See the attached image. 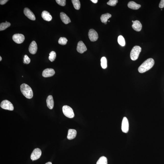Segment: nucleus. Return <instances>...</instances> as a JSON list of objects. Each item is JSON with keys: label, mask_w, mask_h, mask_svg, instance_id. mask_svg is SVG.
<instances>
[{"label": "nucleus", "mask_w": 164, "mask_h": 164, "mask_svg": "<svg viewBox=\"0 0 164 164\" xmlns=\"http://www.w3.org/2000/svg\"><path fill=\"white\" fill-rule=\"evenodd\" d=\"M41 151L40 149L37 148L35 149L32 153L30 158L33 161L35 160L39 159L41 155Z\"/></svg>", "instance_id": "obj_6"}, {"label": "nucleus", "mask_w": 164, "mask_h": 164, "mask_svg": "<svg viewBox=\"0 0 164 164\" xmlns=\"http://www.w3.org/2000/svg\"><path fill=\"white\" fill-rule=\"evenodd\" d=\"M77 135V132L74 129H70L69 130L67 138L68 139L71 140L74 139L76 137Z\"/></svg>", "instance_id": "obj_18"}, {"label": "nucleus", "mask_w": 164, "mask_h": 164, "mask_svg": "<svg viewBox=\"0 0 164 164\" xmlns=\"http://www.w3.org/2000/svg\"><path fill=\"white\" fill-rule=\"evenodd\" d=\"M8 1V0H1L0 1V4L1 5H3L5 4Z\"/></svg>", "instance_id": "obj_32"}, {"label": "nucleus", "mask_w": 164, "mask_h": 164, "mask_svg": "<svg viewBox=\"0 0 164 164\" xmlns=\"http://www.w3.org/2000/svg\"><path fill=\"white\" fill-rule=\"evenodd\" d=\"M112 15L109 13H107L102 14L101 16L100 19L101 22L103 23H105L107 22L108 20L111 17Z\"/></svg>", "instance_id": "obj_20"}, {"label": "nucleus", "mask_w": 164, "mask_h": 164, "mask_svg": "<svg viewBox=\"0 0 164 164\" xmlns=\"http://www.w3.org/2000/svg\"><path fill=\"white\" fill-rule=\"evenodd\" d=\"M101 65L102 68L106 69L107 67V61L105 57H102L101 59Z\"/></svg>", "instance_id": "obj_24"}, {"label": "nucleus", "mask_w": 164, "mask_h": 164, "mask_svg": "<svg viewBox=\"0 0 164 164\" xmlns=\"http://www.w3.org/2000/svg\"><path fill=\"white\" fill-rule=\"evenodd\" d=\"M45 164H52V163H51V162H48Z\"/></svg>", "instance_id": "obj_34"}, {"label": "nucleus", "mask_w": 164, "mask_h": 164, "mask_svg": "<svg viewBox=\"0 0 164 164\" xmlns=\"http://www.w3.org/2000/svg\"><path fill=\"white\" fill-rule=\"evenodd\" d=\"M96 164H107V159L105 157H101L98 160Z\"/></svg>", "instance_id": "obj_23"}, {"label": "nucleus", "mask_w": 164, "mask_h": 164, "mask_svg": "<svg viewBox=\"0 0 164 164\" xmlns=\"http://www.w3.org/2000/svg\"><path fill=\"white\" fill-rule=\"evenodd\" d=\"M108 21H109V22H110V21H109V20Z\"/></svg>", "instance_id": "obj_38"}, {"label": "nucleus", "mask_w": 164, "mask_h": 164, "mask_svg": "<svg viewBox=\"0 0 164 164\" xmlns=\"http://www.w3.org/2000/svg\"><path fill=\"white\" fill-rule=\"evenodd\" d=\"M122 130L123 133H127L129 130V123L126 117H124L122 121Z\"/></svg>", "instance_id": "obj_9"}, {"label": "nucleus", "mask_w": 164, "mask_h": 164, "mask_svg": "<svg viewBox=\"0 0 164 164\" xmlns=\"http://www.w3.org/2000/svg\"><path fill=\"white\" fill-rule=\"evenodd\" d=\"M24 13L28 18L32 20H36L35 15L32 11L28 8H26L24 9Z\"/></svg>", "instance_id": "obj_10"}, {"label": "nucleus", "mask_w": 164, "mask_h": 164, "mask_svg": "<svg viewBox=\"0 0 164 164\" xmlns=\"http://www.w3.org/2000/svg\"><path fill=\"white\" fill-rule=\"evenodd\" d=\"M13 39L17 44H21L25 40V37L21 34H15L13 36Z\"/></svg>", "instance_id": "obj_7"}, {"label": "nucleus", "mask_w": 164, "mask_h": 164, "mask_svg": "<svg viewBox=\"0 0 164 164\" xmlns=\"http://www.w3.org/2000/svg\"><path fill=\"white\" fill-rule=\"evenodd\" d=\"M20 90L22 94L27 98L31 99L33 98V93L32 90L28 85L22 84L20 86Z\"/></svg>", "instance_id": "obj_2"}, {"label": "nucleus", "mask_w": 164, "mask_h": 164, "mask_svg": "<svg viewBox=\"0 0 164 164\" xmlns=\"http://www.w3.org/2000/svg\"><path fill=\"white\" fill-rule=\"evenodd\" d=\"M60 16L62 21L66 25L71 22V20L69 18L65 13H61Z\"/></svg>", "instance_id": "obj_15"}, {"label": "nucleus", "mask_w": 164, "mask_h": 164, "mask_svg": "<svg viewBox=\"0 0 164 164\" xmlns=\"http://www.w3.org/2000/svg\"><path fill=\"white\" fill-rule=\"evenodd\" d=\"M77 50L79 53L83 54L87 50V49L84 43L81 41L79 42L77 44Z\"/></svg>", "instance_id": "obj_12"}, {"label": "nucleus", "mask_w": 164, "mask_h": 164, "mask_svg": "<svg viewBox=\"0 0 164 164\" xmlns=\"http://www.w3.org/2000/svg\"><path fill=\"white\" fill-rule=\"evenodd\" d=\"M30 62V59L27 55L24 56L23 62L24 64H28Z\"/></svg>", "instance_id": "obj_29"}, {"label": "nucleus", "mask_w": 164, "mask_h": 164, "mask_svg": "<svg viewBox=\"0 0 164 164\" xmlns=\"http://www.w3.org/2000/svg\"><path fill=\"white\" fill-rule=\"evenodd\" d=\"M11 24L10 22L6 21L5 22H2L0 25V31H2L10 26Z\"/></svg>", "instance_id": "obj_21"}, {"label": "nucleus", "mask_w": 164, "mask_h": 164, "mask_svg": "<svg viewBox=\"0 0 164 164\" xmlns=\"http://www.w3.org/2000/svg\"><path fill=\"white\" fill-rule=\"evenodd\" d=\"M67 38L64 37H61L58 40V42L59 44L62 45H65L67 44Z\"/></svg>", "instance_id": "obj_27"}, {"label": "nucleus", "mask_w": 164, "mask_h": 164, "mask_svg": "<svg viewBox=\"0 0 164 164\" xmlns=\"http://www.w3.org/2000/svg\"><path fill=\"white\" fill-rule=\"evenodd\" d=\"M118 2V1L117 0H110L107 2V4L109 6H115L116 5Z\"/></svg>", "instance_id": "obj_28"}, {"label": "nucleus", "mask_w": 164, "mask_h": 164, "mask_svg": "<svg viewBox=\"0 0 164 164\" xmlns=\"http://www.w3.org/2000/svg\"><path fill=\"white\" fill-rule=\"evenodd\" d=\"M55 74V72L52 68H46L44 70L42 73V76L45 78L52 77Z\"/></svg>", "instance_id": "obj_11"}, {"label": "nucleus", "mask_w": 164, "mask_h": 164, "mask_svg": "<svg viewBox=\"0 0 164 164\" xmlns=\"http://www.w3.org/2000/svg\"><path fill=\"white\" fill-rule=\"evenodd\" d=\"M134 22V21H133V20L132 21V22Z\"/></svg>", "instance_id": "obj_36"}, {"label": "nucleus", "mask_w": 164, "mask_h": 164, "mask_svg": "<svg viewBox=\"0 0 164 164\" xmlns=\"http://www.w3.org/2000/svg\"><path fill=\"white\" fill-rule=\"evenodd\" d=\"M57 4L61 6H64L65 5L66 1L65 0H56Z\"/></svg>", "instance_id": "obj_30"}, {"label": "nucleus", "mask_w": 164, "mask_h": 164, "mask_svg": "<svg viewBox=\"0 0 164 164\" xmlns=\"http://www.w3.org/2000/svg\"><path fill=\"white\" fill-rule=\"evenodd\" d=\"M88 36L91 41H95L98 38V35L97 32L93 29H91L89 30Z\"/></svg>", "instance_id": "obj_8"}, {"label": "nucleus", "mask_w": 164, "mask_h": 164, "mask_svg": "<svg viewBox=\"0 0 164 164\" xmlns=\"http://www.w3.org/2000/svg\"><path fill=\"white\" fill-rule=\"evenodd\" d=\"M74 7L77 10L80 9L81 7V4L79 1V0H72V1Z\"/></svg>", "instance_id": "obj_22"}, {"label": "nucleus", "mask_w": 164, "mask_h": 164, "mask_svg": "<svg viewBox=\"0 0 164 164\" xmlns=\"http://www.w3.org/2000/svg\"><path fill=\"white\" fill-rule=\"evenodd\" d=\"M1 107L3 109L10 111L14 110L13 105L11 103L7 100L3 101L1 104Z\"/></svg>", "instance_id": "obj_5"}, {"label": "nucleus", "mask_w": 164, "mask_h": 164, "mask_svg": "<svg viewBox=\"0 0 164 164\" xmlns=\"http://www.w3.org/2000/svg\"><path fill=\"white\" fill-rule=\"evenodd\" d=\"M107 22H106V23H104V24H105V25H106V24H107Z\"/></svg>", "instance_id": "obj_37"}, {"label": "nucleus", "mask_w": 164, "mask_h": 164, "mask_svg": "<svg viewBox=\"0 0 164 164\" xmlns=\"http://www.w3.org/2000/svg\"><path fill=\"white\" fill-rule=\"evenodd\" d=\"M38 50V46L37 43L34 41H33L30 44L29 48V51L30 54H34L36 53Z\"/></svg>", "instance_id": "obj_13"}, {"label": "nucleus", "mask_w": 164, "mask_h": 164, "mask_svg": "<svg viewBox=\"0 0 164 164\" xmlns=\"http://www.w3.org/2000/svg\"><path fill=\"white\" fill-rule=\"evenodd\" d=\"M128 6L130 8L133 9H138L141 7L140 4H136L133 1H131L128 3Z\"/></svg>", "instance_id": "obj_19"}, {"label": "nucleus", "mask_w": 164, "mask_h": 164, "mask_svg": "<svg viewBox=\"0 0 164 164\" xmlns=\"http://www.w3.org/2000/svg\"><path fill=\"white\" fill-rule=\"evenodd\" d=\"M159 7L160 8H163L164 7V0L161 1L159 5Z\"/></svg>", "instance_id": "obj_31"}, {"label": "nucleus", "mask_w": 164, "mask_h": 164, "mask_svg": "<svg viewBox=\"0 0 164 164\" xmlns=\"http://www.w3.org/2000/svg\"><path fill=\"white\" fill-rule=\"evenodd\" d=\"M141 51V48L139 46H136L132 49L130 57L132 60L135 61L139 57V54Z\"/></svg>", "instance_id": "obj_3"}, {"label": "nucleus", "mask_w": 164, "mask_h": 164, "mask_svg": "<svg viewBox=\"0 0 164 164\" xmlns=\"http://www.w3.org/2000/svg\"><path fill=\"white\" fill-rule=\"evenodd\" d=\"M154 64V61L153 59H148L140 66L138 69V71L140 73H144L152 68Z\"/></svg>", "instance_id": "obj_1"}, {"label": "nucleus", "mask_w": 164, "mask_h": 164, "mask_svg": "<svg viewBox=\"0 0 164 164\" xmlns=\"http://www.w3.org/2000/svg\"><path fill=\"white\" fill-rule=\"evenodd\" d=\"M56 57V54L55 52L52 51L49 54V59L51 62H53L55 60Z\"/></svg>", "instance_id": "obj_26"}, {"label": "nucleus", "mask_w": 164, "mask_h": 164, "mask_svg": "<svg viewBox=\"0 0 164 164\" xmlns=\"http://www.w3.org/2000/svg\"><path fill=\"white\" fill-rule=\"evenodd\" d=\"M2 60V58L1 56H0V61H1Z\"/></svg>", "instance_id": "obj_35"}, {"label": "nucleus", "mask_w": 164, "mask_h": 164, "mask_svg": "<svg viewBox=\"0 0 164 164\" xmlns=\"http://www.w3.org/2000/svg\"><path fill=\"white\" fill-rule=\"evenodd\" d=\"M132 27L134 30L136 31H141L142 28V24L138 20L135 21L133 22V25H132Z\"/></svg>", "instance_id": "obj_14"}, {"label": "nucleus", "mask_w": 164, "mask_h": 164, "mask_svg": "<svg viewBox=\"0 0 164 164\" xmlns=\"http://www.w3.org/2000/svg\"><path fill=\"white\" fill-rule=\"evenodd\" d=\"M63 112L66 117L72 118L74 117V113L73 109L71 107L67 106H64L62 108Z\"/></svg>", "instance_id": "obj_4"}, {"label": "nucleus", "mask_w": 164, "mask_h": 164, "mask_svg": "<svg viewBox=\"0 0 164 164\" xmlns=\"http://www.w3.org/2000/svg\"><path fill=\"white\" fill-rule=\"evenodd\" d=\"M46 102L48 107L50 109H52L54 106V101L53 96L51 95L48 96Z\"/></svg>", "instance_id": "obj_17"}, {"label": "nucleus", "mask_w": 164, "mask_h": 164, "mask_svg": "<svg viewBox=\"0 0 164 164\" xmlns=\"http://www.w3.org/2000/svg\"><path fill=\"white\" fill-rule=\"evenodd\" d=\"M118 41L121 46H124L125 45V41L124 38L122 35L119 36L118 38Z\"/></svg>", "instance_id": "obj_25"}, {"label": "nucleus", "mask_w": 164, "mask_h": 164, "mask_svg": "<svg viewBox=\"0 0 164 164\" xmlns=\"http://www.w3.org/2000/svg\"><path fill=\"white\" fill-rule=\"evenodd\" d=\"M91 1L94 4H96L98 2V0H91Z\"/></svg>", "instance_id": "obj_33"}, {"label": "nucleus", "mask_w": 164, "mask_h": 164, "mask_svg": "<svg viewBox=\"0 0 164 164\" xmlns=\"http://www.w3.org/2000/svg\"><path fill=\"white\" fill-rule=\"evenodd\" d=\"M41 16L44 20L48 21H51L52 18L50 14L46 11H43L41 14Z\"/></svg>", "instance_id": "obj_16"}]
</instances>
